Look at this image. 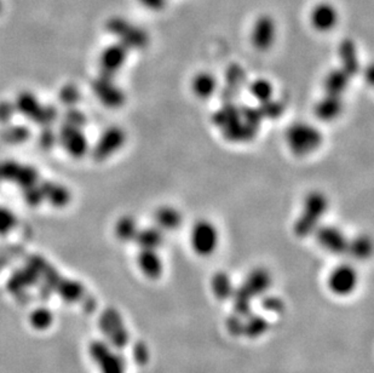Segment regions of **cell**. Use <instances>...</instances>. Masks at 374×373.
<instances>
[{"instance_id":"6da1fadb","label":"cell","mask_w":374,"mask_h":373,"mask_svg":"<svg viewBox=\"0 0 374 373\" xmlns=\"http://www.w3.org/2000/svg\"><path fill=\"white\" fill-rule=\"evenodd\" d=\"M327 197L323 192L314 191L309 193L301 210V216L295 223V234L298 238H306L316 230L320 226V221L327 211Z\"/></svg>"},{"instance_id":"7a4b0ae2","label":"cell","mask_w":374,"mask_h":373,"mask_svg":"<svg viewBox=\"0 0 374 373\" xmlns=\"http://www.w3.org/2000/svg\"><path fill=\"white\" fill-rule=\"evenodd\" d=\"M286 141L293 154L304 156L319 149L323 145V134L315 126L306 123H297L288 128Z\"/></svg>"},{"instance_id":"3957f363","label":"cell","mask_w":374,"mask_h":373,"mask_svg":"<svg viewBox=\"0 0 374 373\" xmlns=\"http://www.w3.org/2000/svg\"><path fill=\"white\" fill-rule=\"evenodd\" d=\"M105 29L110 32L127 50H140L148 47L149 36L145 29L132 25L123 17H110L105 22Z\"/></svg>"},{"instance_id":"277c9868","label":"cell","mask_w":374,"mask_h":373,"mask_svg":"<svg viewBox=\"0 0 374 373\" xmlns=\"http://www.w3.org/2000/svg\"><path fill=\"white\" fill-rule=\"evenodd\" d=\"M16 110L27 119L42 126H50L58 118V110L52 106H44L29 91H23L15 101Z\"/></svg>"},{"instance_id":"5b68a950","label":"cell","mask_w":374,"mask_h":373,"mask_svg":"<svg viewBox=\"0 0 374 373\" xmlns=\"http://www.w3.org/2000/svg\"><path fill=\"white\" fill-rule=\"evenodd\" d=\"M88 352L92 361L97 365L99 373H126L127 368L124 357H121L105 339H96L91 343Z\"/></svg>"},{"instance_id":"8992f818","label":"cell","mask_w":374,"mask_h":373,"mask_svg":"<svg viewBox=\"0 0 374 373\" xmlns=\"http://www.w3.org/2000/svg\"><path fill=\"white\" fill-rule=\"evenodd\" d=\"M219 230L213 223L200 219L194 224L190 234V244L194 252L200 257H208L213 254L219 246Z\"/></svg>"},{"instance_id":"52a82bcc","label":"cell","mask_w":374,"mask_h":373,"mask_svg":"<svg viewBox=\"0 0 374 373\" xmlns=\"http://www.w3.org/2000/svg\"><path fill=\"white\" fill-rule=\"evenodd\" d=\"M359 286V274L353 265H340L333 268L327 278L328 290L340 298L353 295Z\"/></svg>"},{"instance_id":"ba28073f","label":"cell","mask_w":374,"mask_h":373,"mask_svg":"<svg viewBox=\"0 0 374 373\" xmlns=\"http://www.w3.org/2000/svg\"><path fill=\"white\" fill-rule=\"evenodd\" d=\"M39 180L37 169L29 165H22L14 160L0 161V182H14L22 189L36 184Z\"/></svg>"},{"instance_id":"9c48e42d","label":"cell","mask_w":374,"mask_h":373,"mask_svg":"<svg viewBox=\"0 0 374 373\" xmlns=\"http://www.w3.org/2000/svg\"><path fill=\"white\" fill-rule=\"evenodd\" d=\"M91 88L99 102L107 108L118 109L124 106L126 96L124 91L114 83V78L99 75L92 82Z\"/></svg>"},{"instance_id":"30bf717a","label":"cell","mask_w":374,"mask_h":373,"mask_svg":"<svg viewBox=\"0 0 374 373\" xmlns=\"http://www.w3.org/2000/svg\"><path fill=\"white\" fill-rule=\"evenodd\" d=\"M126 142V134L119 126H112L104 131L99 141L96 142L92 156L96 161L107 160L123 148Z\"/></svg>"},{"instance_id":"8fae6325","label":"cell","mask_w":374,"mask_h":373,"mask_svg":"<svg viewBox=\"0 0 374 373\" xmlns=\"http://www.w3.org/2000/svg\"><path fill=\"white\" fill-rule=\"evenodd\" d=\"M105 341L114 348H124L129 343V332L124 320L116 311H107L101 319Z\"/></svg>"},{"instance_id":"7c38bea8","label":"cell","mask_w":374,"mask_h":373,"mask_svg":"<svg viewBox=\"0 0 374 373\" xmlns=\"http://www.w3.org/2000/svg\"><path fill=\"white\" fill-rule=\"evenodd\" d=\"M58 137L60 143L72 158L80 159L88 153V141L82 128L64 124L60 130Z\"/></svg>"},{"instance_id":"4fadbf2b","label":"cell","mask_w":374,"mask_h":373,"mask_svg":"<svg viewBox=\"0 0 374 373\" xmlns=\"http://www.w3.org/2000/svg\"><path fill=\"white\" fill-rule=\"evenodd\" d=\"M246 84H247V77H246L244 68L238 63L230 64L225 71L224 86L219 93L222 104L235 102L236 97L242 93Z\"/></svg>"},{"instance_id":"5bb4252c","label":"cell","mask_w":374,"mask_h":373,"mask_svg":"<svg viewBox=\"0 0 374 373\" xmlns=\"http://www.w3.org/2000/svg\"><path fill=\"white\" fill-rule=\"evenodd\" d=\"M127 53H129V50L124 45H121L120 43H115V44L105 47L99 55V63L101 75L114 78L115 74L119 73L120 69L126 62Z\"/></svg>"},{"instance_id":"9a60e30c","label":"cell","mask_w":374,"mask_h":373,"mask_svg":"<svg viewBox=\"0 0 374 373\" xmlns=\"http://www.w3.org/2000/svg\"><path fill=\"white\" fill-rule=\"evenodd\" d=\"M315 234H316L319 244L328 252L338 254V256L347 254L349 240L340 229L333 226H323V227L319 226L315 230Z\"/></svg>"},{"instance_id":"2e32d148","label":"cell","mask_w":374,"mask_h":373,"mask_svg":"<svg viewBox=\"0 0 374 373\" xmlns=\"http://www.w3.org/2000/svg\"><path fill=\"white\" fill-rule=\"evenodd\" d=\"M275 42V22L271 16H260L252 29V44L260 51L269 50Z\"/></svg>"},{"instance_id":"e0dca14e","label":"cell","mask_w":374,"mask_h":373,"mask_svg":"<svg viewBox=\"0 0 374 373\" xmlns=\"http://www.w3.org/2000/svg\"><path fill=\"white\" fill-rule=\"evenodd\" d=\"M137 265L140 273L148 279H160L164 273V263L158 250L140 249L137 256Z\"/></svg>"},{"instance_id":"ac0fdd59","label":"cell","mask_w":374,"mask_h":373,"mask_svg":"<svg viewBox=\"0 0 374 373\" xmlns=\"http://www.w3.org/2000/svg\"><path fill=\"white\" fill-rule=\"evenodd\" d=\"M271 284L273 278L271 273L264 268H255L249 272L242 286L253 297H262L271 290Z\"/></svg>"},{"instance_id":"d6986e66","label":"cell","mask_w":374,"mask_h":373,"mask_svg":"<svg viewBox=\"0 0 374 373\" xmlns=\"http://www.w3.org/2000/svg\"><path fill=\"white\" fill-rule=\"evenodd\" d=\"M312 25L319 32H328L337 25V10L328 3H321L312 11Z\"/></svg>"},{"instance_id":"ffe728a7","label":"cell","mask_w":374,"mask_h":373,"mask_svg":"<svg viewBox=\"0 0 374 373\" xmlns=\"http://www.w3.org/2000/svg\"><path fill=\"white\" fill-rule=\"evenodd\" d=\"M344 102L340 96L326 95L320 99L314 108V113L321 121H333L343 113Z\"/></svg>"},{"instance_id":"44dd1931","label":"cell","mask_w":374,"mask_h":373,"mask_svg":"<svg viewBox=\"0 0 374 373\" xmlns=\"http://www.w3.org/2000/svg\"><path fill=\"white\" fill-rule=\"evenodd\" d=\"M338 53L342 64L340 68L348 73L350 77L356 75L360 72L359 53L356 44L351 39H344L339 44Z\"/></svg>"},{"instance_id":"7402d4cb","label":"cell","mask_w":374,"mask_h":373,"mask_svg":"<svg viewBox=\"0 0 374 373\" xmlns=\"http://www.w3.org/2000/svg\"><path fill=\"white\" fill-rule=\"evenodd\" d=\"M39 186L42 189L44 200H47L55 208L67 206L72 199V194L69 192L67 186L56 183V182L45 181Z\"/></svg>"},{"instance_id":"603a6c76","label":"cell","mask_w":374,"mask_h":373,"mask_svg":"<svg viewBox=\"0 0 374 373\" xmlns=\"http://www.w3.org/2000/svg\"><path fill=\"white\" fill-rule=\"evenodd\" d=\"M222 131H223V136L225 137V140L229 141V142H233V143L249 142V141L253 140L257 134H258V129L257 128L245 123L241 119L234 123V124L229 125L227 128H224V129H222Z\"/></svg>"},{"instance_id":"cb8c5ba5","label":"cell","mask_w":374,"mask_h":373,"mask_svg":"<svg viewBox=\"0 0 374 373\" xmlns=\"http://www.w3.org/2000/svg\"><path fill=\"white\" fill-rule=\"evenodd\" d=\"M350 75L348 73L345 72L342 68H337V69H332L331 72L328 73L323 82V90L326 95H331V96H340L343 95L347 88H349V84H350Z\"/></svg>"},{"instance_id":"d4e9b609","label":"cell","mask_w":374,"mask_h":373,"mask_svg":"<svg viewBox=\"0 0 374 373\" xmlns=\"http://www.w3.org/2000/svg\"><path fill=\"white\" fill-rule=\"evenodd\" d=\"M192 93L198 96L199 99H208L212 97L217 91L219 83L211 73H198L192 82Z\"/></svg>"},{"instance_id":"484cf974","label":"cell","mask_w":374,"mask_h":373,"mask_svg":"<svg viewBox=\"0 0 374 373\" xmlns=\"http://www.w3.org/2000/svg\"><path fill=\"white\" fill-rule=\"evenodd\" d=\"M211 290L217 300L227 301L234 295L235 286L232 281V278L227 273L219 272L213 275L211 280Z\"/></svg>"},{"instance_id":"4316f807","label":"cell","mask_w":374,"mask_h":373,"mask_svg":"<svg viewBox=\"0 0 374 373\" xmlns=\"http://www.w3.org/2000/svg\"><path fill=\"white\" fill-rule=\"evenodd\" d=\"M155 222L162 230H175L182 224V215L172 206H162L155 213Z\"/></svg>"},{"instance_id":"83f0119b","label":"cell","mask_w":374,"mask_h":373,"mask_svg":"<svg viewBox=\"0 0 374 373\" xmlns=\"http://www.w3.org/2000/svg\"><path fill=\"white\" fill-rule=\"evenodd\" d=\"M164 232L158 227H149V228L140 229L135 241L140 249L158 250L164 244Z\"/></svg>"},{"instance_id":"f1b7e54d","label":"cell","mask_w":374,"mask_h":373,"mask_svg":"<svg viewBox=\"0 0 374 373\" xmlns=\"http://www.w3.org/2000/svg\"><path fill=\"white\" fill-rule=\"evenodd\" d=\"M240 119H241L240 107L236 106L235 102L222 104V107L212 117L213 123L221 129H224L229 125L234 124Z\"/></svg>"},{"instance_id":"f546056e","label":"cell","mask_w":374,"mask_h":373,"mask_svg":"<svg viewBox=\"0 0 374 373\" xmlns=\"http://www.w3.org/2000/svg\"><path fill=\"white\" fill-rule=\"evenodd\" d=\"M138 230L140 228L137 226V221L129 215L120 217L115 224V235L120 241H124V243L135 241Z\"/></svg>"},{"instance_id":"4dcf8cb0","label":"cell","mask_w":374,"mask_h":373,"mask_svg":"<svg viewBox=\"0 0 374 373\" xmlns=\"http://www.w3.org/2000/svg\"><path fill=\"white\" fill-rule=\"evenodd\" d=\"M347 254H351L353 258L366 259L369 258L372 254V241L367 235H359L349 240L348 250Z\"/></svg>"},{"instance_id":"1f68e13d","label":"cell","mask_w":374,"mask_h":373,"mask_svg":"<svg viewBox=\"0 0 374 373\" xmlns=\"http://www.w3.org/2000/svg\"><path fill=\"white\" fill-rule=\"evenodd\" d=\"M269 324L262 315H255L251 313L246 316V322H244V335L249 338H257L263 336L268 331Z\"/></svg>"},{"instance_id":"d6a6232c","label":"cell","mask_w":374,"mask_h":373,"mask_svg":"<svg viewBox=\"0 0 374 373\" xmlns=\"http://www.w3.org/2000/svg\"><path fill=\"white\" fill-rule=\"evenodd\" d=\"M31 135V130L25 125H10V126H6L1 132L3 140L10 145L23 143V142L29 140Z\"/></svg>"},{"instance_id":"836d02e7","label":"cell","mask_w":374,"mask_h":373,"mask_svg":"<svg viewBox=\"0 0 374 373\" xmlns=\"http://www.w3.org/2000/svg\"><path fill=\"white\" fill-rule=\"evenodd\" d=\"M29 322H31L33 328H36V330H39V331L47 330L51 326L52 322H53V314L47 308H37L32 311Z\"/></svg>"},{"instance_id":"e575fe53","label":"cell","mask_w":374,"mask_h":373,"mask_svg":"<svg viewBox=\"0 0 374 373\" xmlns=\"http://www.w3.org/2000/svg\"><path fill=\"white\" fill-rule=\"evenodd\" d=\"M260 115L263 117V119H279L281 115L285 112V106L277 99H269L266 101L260 102L258 106Z\"/></svg>"},{"instance_id":"d590c367","label":"cell","mask_w":374,"mask_h":373,"mask_svg":"<svg viewBox=\"0 0 374 373\" xmlns=\"http://www.w3.org/2000/svg\"><path fill=\"white\" fill-rule=\"evenodd\" d=\"M249 93L255 97L258 102H263L266 99H271L273 96V85L271 82L265 79H257L255 82L249 84Z\"/></svg>"},{"instance_id":"8d00e7d4","label":"cell","mask_w":374,"mask_h":373,"mask_svg":"<svg viewBox=\"0 0 374 373\" xmlns=\"http://www.w3.org/2000/svg\"><path fill=\"white\" fill-rule=\"evenodd\" d=\"M240 115L241 120L247 123L249 125L255 126L257 129H260V124L263 121V117L260 115L258 107H252V106H241L240 107Z\"/></svg>"},{"instance_id":"74e56055","label":"cell","mask_w":374,"mask_h":373,"mask_svg":"<svg viewBox=\"0 0 374 373\" xmlns=\"http://www.w3.org/2000/svg\"><path fill=\"white\" fill-rule=\"evenodd\" d=\"M80 99V93L79 88L73 84H67L64 85L61 91H60V101L68 107H73L78 104Z\"/></svg>"},{"instance_id":"f35d334b","label":"cell","mask_w":374,"mask_h":373,"mask_svg":"<svg viewBox=\"0 0 374 373\" xmlns=\"http://www.w3.org/2000/svg\"><path fill=\"white\" fill-rule=\"evenodd\" d=\"M23 197L29 206H38L44 200L42 189L38 183L23 188Z\"/></svg>"},{"instance_id":"ab89813d","label":"cell","mask_w":374,"mask_h":373,"mask_svg":"<svg viewBox=\"0 0 374 373\" xmlns=\"http://www.w3.org/2000/svg\"><path fill=\"white\" fill-rule=\"evenodd\" d=\"M17 223L15 215L9 208L0 206V234H8Z\"/></svg>"},{"instance_id":"60d3db41","label":"cell","mask_w":374,"mask_h":373,"mask_svg":"<svg viewBox=\"0 0 374 373\" xmlns=\"http://www.w3.org/2000/svg\"><path fill=\"white\" fill-rule=\"evenodd\" d=\"M64 118H66V124L82 128V129H83L84 125L88 123L86 115H84L83 112H80L78 109L72 108V107L68 109Z\"/></svg>"},{"instance_id":"b9f144b4","label":"cell","mask_w":374,"mask_h":373,"mask_svg":"<svg viewBox=\"0 0 374 373\" xmlns=\"http://www.w3.org/2000/svg\"><path fill=\"white\" fill-rule=\"evenodd\" d=\"M56 141H58V135L50 129V126H44L39 135V145L42 149H50L55 145Z\"/></svg>"},{"instance_id":"7bdbcfd3","label":"cell","mask_w":374,"mask_h":373,"mask_svg":"<svg viewBox=\"0 0 374 373\" xmlns=\"http://www.w3.org/2000/svg\"><path fill=\"white\" fill-rule=\"evenodd\" d=\"M15 104H11L9 101H1L0 102V123L1 124H8L10 123L14 115H15Z\"/></svg>"},{"instance_id":"ee69618b","label":"cell","mask_w":374,"mask_h":373,"mask_svg":"<svg viewBox=\"0 0 374 373\" xmlns=\"http://www.w3.org/2000/svg\"><path fill=\"white\" fill-rule=\"evenodd\" d=\"M228 332L233 336H241L244 335V322H241V316H230L227 322Z\"/></svg>"},{"instance_id":"f6af8a7d","label":"cell","mask_w":374,"mask_h":373,"mask_svg":"<svg viewBox=\"0 0 374 373\" xmlns=\"http://www.w3.org/2000/svg\"><path fill=\"white\" fill-rule=\"evenodd\" d=\"M262 306H263L265 311L280 313L284 309V302L280 301L276 297H266L262 302Z\"/></svg>"},{"instance_id":"bcb514c9","label":"cell","mask_w":374,"mask_h":373,"mask_svg":"<svg viewBox=\"0 0 374 373\" xmlns=\"http://www.w3.org/2000/svg\"><path fill=\"white\" fill-rule=\"evenodd\" d=\"M140 4L151 10H162L166 5V0H138Z\"/></svg>"},{"instance_id":"7dc6e473","label":"cell","mask_w":374,"mask_h":373,"mask_svg":"<svg viewBox=\"0 0 374 373\" xmlns=\"http://www.w3.org/2000/svg\"><path fill=\"white\" fill-rule=\"evenodd\" d=\"M1 11H3V1L0 0V14H1Z\"/></svg>"}]
</instances>
